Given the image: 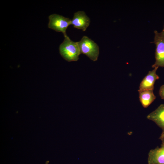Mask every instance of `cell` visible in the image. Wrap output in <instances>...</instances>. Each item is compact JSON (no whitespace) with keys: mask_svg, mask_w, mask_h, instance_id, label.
I'll list each match as a JSON object with an SVG mask.
<instances>
[{"mask_svg":"<svg viewBox=\"0 0 164 164\" xmlns=\"http://www.w3.org/2000/svg\"><path fill=\"white\" fill-rule=\"evenodd\" d=\"M48 27L58 32H62L64 36L67 35L66 31L71 25V20L69 18L56 14H53L49 17Z\"/></svg>","mask_w":164,"mask_h":164,"instance_id":"obj_4","label":"cell"},{"mask_svg":"<svg viewBox=\"0 0 164 164\" xmlns=\"http://www.w3.org/2000/svg\"><path fill=\"white\" fill-rule=\"evenodd\" d=\"M158 68L155 67L151 71H149L148 74L143 79L140 84L138 92L145 90H153L154 84L156 80L159 78L156 74V71Z\"/></svg>","mask_w":164,"mask_h":164,"instance_id":"obj_6","label":"cell"},{"mask_svg":"<svg viewBox=\"0 0 164 164\" xmlns=\"http://www.w3.org/2000/svg\"><path fill=\"white\" fill-rule=\"evenodd\" d=\"M159 139H161L162 141H164V134L163 135H161Z\"/></svg>","mask_w":164,"mask_h":164,"instance_id":"obj_11","label":"cell"},{"mask_svg":"<svg viewBox=\"0 0 164 164\" xmlns=\"http://www.w3.org/2000/svg\"><path fill=\"white\" fill-rule=\"evenodd\" d=\"M148 163V164H164V141H162L160 148L157 146L149 151Z\"/></svg>","mask_w":164,"mask_h":164,"instance_id":"obj_7","label":"cell"},{"mask_svg":"<svg viewBox=\"0 0 164 164\" xmlns=\"http://www.w3.org/2000/svg\"><path fill=\"white\" fill-rule=\"evenodd\" d=\"M49 161H46V162L45 164H48L49 163Z\"/></svg>","mask_w":164,"mask_h":164,"instance_id":"obj_12","label":"cell"},{"mask_svg":"<svg viewBox=\"0 0 164 164\" xmlns=\"http://www.w3.org/2000/svg\"><path fill=\"white\" fill-rule=\"evenodd\" d=\"M139 93L140 102L144 108L148 107L156 98L153 90L144 91Z\"/></svg>","mask_w":164,"mask_h":164,"instance_id":"obj_9","label":"cell"},{"mask_svg":"<svg viewBox=\"0 0 164 164\" xmlns=\"http://www.w3.org/2000/svg\"><path fill=\"white\" fill-rule=\"evenodd\" d=\"M90 20L83 11H79L74 13L71 25L76 28L85 31L89 26Z\"/></svg>","mask_w":164,"mask_h":164,"instance_id":"obj_5","label":"cell"},{"mask_svg":"<svg viewBox=\"0 0 164 164\" xmlns=\"http://www.w3.org/2000/svg\"><path fill=\"white\" fill-rule=\"evenodd\" d=\"M159 94L161 98L164 100V84L162 85L160 87Z\"/></svg>","mask_w":164,"mask_h":164,"instance_id":"obj_10","label":"cell"},{"mask_svg":"<svg viewBox=\"0 0 164 164\" xmlns=\"http://www.w3.org/2000/svg\"><path fill=\"white\" fill-rule=\"evenodd\" d=\"M147 118L154 122L162 130L161 135L164 134V104H161L147 116Z\"/></svg>","mask_w":164,"mask_h":164,"instance_id":"obj_8","label":"cell"},{"mask_svg":"<svg viewBox=\"0 0 164 164\" xmlns=\"http://www.w3.org/2000/svg\"><path fill=\"white\" fill-rule=\"evenodd\" d=\"M80 53L87 56L91 60H97L99 53L98 45L88 37L84 36L77 42Z\"/></svg>","mask_w":164,"mask_h":164,"instance_id":"obj_2","label":"cell"},{"mask_svg":"<svg viewBox=\"0 0 164 164\" xmlns=\"http://www.w3.org/2000/svg\"><path fill=\"white\" fill-rule=\"evenodd\" d=\"M155 35L154 41L156 46L155 53V61L152 66V68L164 67V26L161 32L156 30L154 31Z\"/></svg>","mask_w":164,"mask_h":164,"instance_id":"obj_3","label":"cell"},{"mask_svg":"<svg viewBox=\"0 0 164 164\" xmlns=\"http://www.w3.org/2000/svg\"><path fill=\"white\" fill-rule=\"evenodd\" d=\"M64 36V39L59 46L60 54L68 62L77 61L81 54L77 42L71 40L67 35Z\"/></svg>","mask_w":164,"mask_h":164,"instance_id":"obj_1","label":"cell"}]
</instances>
